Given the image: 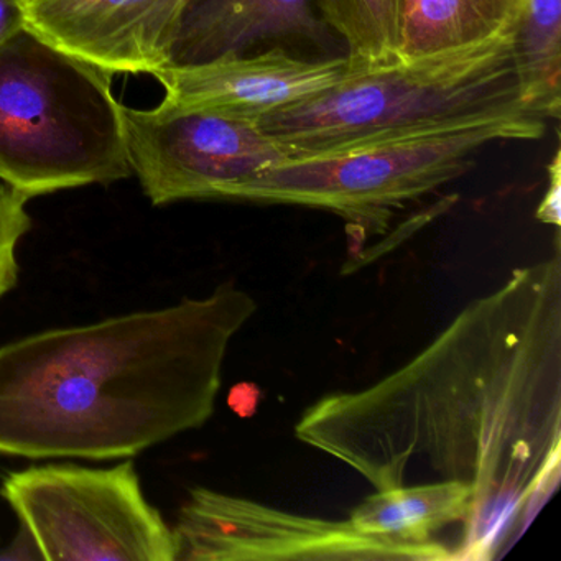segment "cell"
<instances>
[{
	"mask_svg": "<svg viewBox=\"0 0 561 561\" xmlns=\"http://www.w3.org/2000/svg\"><path fill=\"white\" fill-rule=\"evenodd\" d=\"M295 436L376 491L471 485L455 560L501 557L560 479V254L515 268L389 376L308 407Z\"/></svg>",
	"mask_w": 561,
	"mask_h": 561,
	"instance_id": "cell-1",
	"label": "cell"
},
{
	"mask_svg": "<svg viewBox=\"0 0 561 561\" xmlns=\"http://www.w3.org/2000/svg\"><path fill=\"white\" fill-rule=\"evenodd\" d=\"M222 284L203 298L0 347V455L133 458L216 410L226 356L257 313Z\"/></svg>",
	"mask_w": 561,
	"mask_h": 561,
	"instance_id": "cell-2",
	"label": "cell"
},
{
	"mask_svg": "<svg viewBox=\"0 0 561 561\" xmlns=\"http://www.w3.org/2000/svg\"><path fill=\"white\" fill-rule=\"evenodd\" d=\"M514 24L465 47L356 67L331 90L255 124L298 159L527 113L512 55Z\"/></svg>",
	"mask_w": 561,
	"mask_h": 561,
	"instance_id": "cell-3",
	"label": "cell"
},
{
	"mask_svg": "<svg viewBox=\"0 0 561 561\" xmlns=\"http://www.w3.org/2000/svg\"><path fill=\"white\" fill-rule=\"evenodd\" d=\"M113 75L24 27L0 47V182L31 199L133 173Z\"/></svg>",
	"mask_w": 561,
	"mask_h": 561,
	"instance_id": "cell-4",
	"label": "cell"
},
{
	"mask_svg": "<svg viewBox=\"0 0 561 561\" xmlns=\"http://www.w3.org/2000/svg\"><path fill=\"white\" fill-rule=\"evenodd\" d=\"M545 121L507 114L328 156L298 157L226 190L222 198L327 209L379 232L409 203L465 175L485 146L538 140Z\"/></svg>",
	"mask_w": 561,
	"mask_h": 561,
	"instance_id": "cell-5",
	"label": "cell"
},
{
	"mask_svg": "<svg viewBox=\"0 0 561 561\" xmlns=\"http://www.w3.org/2000/svg\"><path fill=\"white\" fill-rule=\"evenodd\" d=\"M0 494L48 561H176L173 528L149 504L133 461L34 466Z\"/></svg>",
	"mask_w": 561,
	"mask_h": 561,
	"instance_id": "cell-6",
	"label": "cell"
},
{
	"mask_svg": "<svg viewBox=\"0 0 561 561\" xmlns=\"http://www.w3.org/2000/svg\"><path fill=\"white\" fill-rule=\"evenodd\" d=\"M176 561H449L455 550L373 537L350 520L271 507L254 499L193 488L173 525Z\"/></svg>",
	"mask_w": 561,
	"mask_h": 561,
	"instance_id": "cell-7",
	"label": "cell"
},
{
	"mask_svg": "<svg viewBox=\"0 0 561 561\" xmlns=\"http://www.w3.org/2000/svg\"><path fill=\"white\" fill-rule=\"evenodd\" d=\"M127 156L152 205L222 198L226 190L294 159L254 121L176 106L124 107Z\"/></svg>",
	"mask_w": 561,
	"mask_h": 561,
	"instance_id": "cell-8",
	"label": "cell"
},
{
	"mask_svg": "<svg viewBox=\"0 0 561 561\" xmlns=\"http://www.w3.org/2000/svg\"><path fill=\"white\" fill-rule=\"evenodd\" d=\"M356 67L347 57L308 61L272 48L192 67L160 68L152 77L169 103L255 123L331 90Z\"/></svg>",
	"mask_w": 561,
	"mask_h": 561,
	"instance_id": "cell-9",
	"label": "cell"
},
{
	"mask_svg": "<svg viewBox=\"0 0 561 561\" xmlns=\"http://www.w3.org/2000/svg\"><path fill=\"white\" fill-rule=\"evenodd\" d=\"M183 0H31L27 25L107 73H156Z\"/></svg>",
	"mask_w": 561,
	"mask_h": 561,
	"instance_id": "cell-10",
	"label": "cell"
},
{
	"mask_svg": "<svg viewBox=\"0 0 561 561\" xmlns=\"http://www.w3.org/2000/svg\"><path fill=\"white\" fill-rule=\"evenodd\" d=\"M277 38L323 44L327 24L313 0H183L163 68L244 55Z\"/></svg>",
	"mask_w": 561,
	"mask_h": 561,
	"instance_id": "cell-11",
	"label": "cell"
},
{
	"mask_svg": "<svg viewBox=\"0 0 561 561\" xmlns=\"http://www.w3.org/2000/svg\"><path fill=\"white\" fill-rule=\"evenodd\" d=\"M474 491L462 482H423L376 491L364 499L350 522L373 537L425 543L446 525L465 524L471 515Z\"/></svg>",
	"mask_w": 561,
	"mask_h": 561,
	"instance_id": "cell-12",
	"label": "cell"
},
{
	"mask_svg": "<svg viewBox=\"0 0 561 561\" xmlns=\"http://www.w3.org/2000/svg\"><path fill=\"white\" fill-rule=\"evenodd\" d=\"M522 0H403L400 58L485 41L517 19Z\"/></svg>",
	"mask_w": 561,
	"mask_h": 561,
	"instance_id": "cell-13",
	"label": "cell"
},
{
	"mask_svg": "<svg viewBox=\"0 0 561 561\" xmlns=\"http://www.w3.org/2000/svg\"><path fill=\"white\" fill-rule=\"evenodd\" d=\"M512 55L524 110L543 121L560 119L561 0H522Z\"/></svg>",
	"mask_w": 561,
	"mask_h": 561,
	"instance_id": "cell-14",
	"label": "cell"
},
{
	"mask_svg": "<svg viewBox=\"0 0 561 561\" xmlns=\"http://www.w3.org/2000/svg\"><path fill=\"white\" fill-rule=\"evenodd\" d=\"M321 21L347 47L346 57L364 70L400 58L403 0H318Z\"/></svg>",
	"mask_w": 561,
	"mask_h": 561,
	"instance_id": "cell-15",
	"label": "cell"
},
{
	"mask_svg": "<svg viewBox=\"0 0 561 561\" xmlns=\"http://www.w3.org/2000/svg\"><path fill=\"white\" fill-rule=\"evenodd\" d=\"M28 199L0 182V300L18 285V245L31 229Z\"/></svg>",
	"mask_w": 561,
	"mask_h": 561,
	"instance_id": "cell-16",
	"label": "cell"
},
{
	"mask_svg": "<svg viewBox=\"0 0 561 561\" xmlns=\"http://www.w3.org/2000/svg\"><path fill=\"white\" fill-rule=\"evenodd\" d=\"M560 199H561V160L560 150L554 153L553 160L548 165V188L538 206V221L545 225L560 226Z\"/></svg>",
	"mask_w": 561,
	"mask_h": 561,
	"instance_id": "cell-17",
	"label": "cell"
},
{
	"mask_svg": "<svg viewBox=\"0 0 561 561\" xmlns=\"http://www.w3.org/2000/svg\"><path fill=\"white\" fill-rule=\"evenodd\" d=\"M27 27L24 0H0V47Z\"/></svg>",
	"mask_w": 561,
	"mask_h": 561,
	"instance_id": "cell-18",
	"label": "cell"
},
{
	"mask_svg": "<svg viewBox=\"0 0 561 561\" xmlns=\"http://www.w3.org/2000/svg\"><path fill=\"white\" fill-rule=\"evenodd\" d=\"M25 4H27V2H31V0H24Z\"/></svg>",
	"mask_w": 561,
	"mask_h": 561,
	"instance_id": "cell-19",
	"label": "cell"
}]
</instances>
